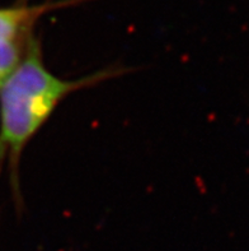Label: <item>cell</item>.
<instances>
[{
	"instance_id": "obj_3",
	"label": "cell",
	"mask_w": 249,
	"mask_h": 251,
	"mask_svg": "<svg viewBox=\"0 0 249 251\" xmlns=\"http://www.w3.org/2000/svg\"><path fill=\"white\" fill-rule=\"evenodd\" d=\"M31 40L25 42L0 44V87L22 61Z\"/></svg>"
},
{
	"instance_id": "obj_1",
	"label": "cell",
	"mask_w": 249,
	"mask_h": 251,
	"mask_svg": "<svg viewBox=\"0 0 249 251\" xmlns=\"http://www.w3.org/2000/svg\"><path fill=\"white\" fill-rule=\"evenodd\" d=\"M126 72L107 68L67 79L45 65L41 45L32 38L22 61L0 87V170L6 166L16 201H21L19 165L23 151L68 96Z\"/></svg>"
},
{
	"instance_id": "obj_2",
	"label": "cell",
	"mask_w": 249,
	"mask_h": 251,
	"mask_svg": "<svg viewBox=\"0 0 249 251\" xmlns=\"http://www.w3.org/2000/svg\"><path fill=\"white\" fill-rule=\"evenodd\" d=\"M46 8L9 6L0 8V44L25 42L31 40V28Z\"/></svg>"
}]
</instances>
